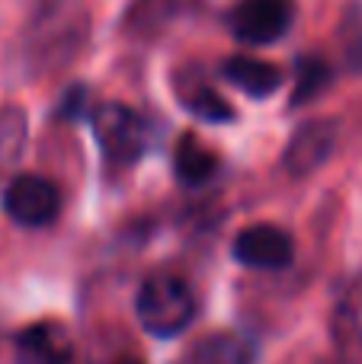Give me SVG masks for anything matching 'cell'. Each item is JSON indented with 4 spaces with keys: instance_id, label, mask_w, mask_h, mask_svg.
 Wrapping results in <instances>:
<instances>
[{
    "instance_id": "obj_1",
    "label": "cell",
    "mask_w": 362,
    "mask_h": 364,
    "mask_svg": "<svg viewBox=\"0 0 362 364\" xmlns=\"http://www.w3.org/2000/svg\"><path fill=\"white\" fill-rule=\"evenodd\" d=\"M135 314H138L145 333L157 336V339H173V336L186 333L190 323L196 320V294L180 275L160 272L138 288Z\"/></svg>"
},
{
    "instance_id": "obj_2",
    "label": "cell",
    "mask_w": 362,
    "mask_h": 364,
    "mask_svg": "<svg viewBox=\"0 0 362 364\" xmlns=\"http://www.w3.org/2000/svg\"><path fill=\"white\" fill-rule=\"evenodd\" d=\"M90 128H93V138L103 151V160L113 170L135 166L141 154L148 151V122L132 106L100 102L90 112Z\"/></svg>"
},
{
    "instance_id": "obj_3",
    "label": "cell",
    "mask_w": 362,
    "mask_h": 364,
    "mask_svg": "<svg viewBox=\"0 0 362 364\" xmlns=\"http://www.w3.org/2000/svg\"><path fill=\"white\" fill-rule=\"evenodd\" d=\"M58 208H61V195H58L55 182L45 176H36V173L13 176L4 188L6 218L19 227H29V230L55 224Z\"/></svg>"
},
{
    "instance_id": "obj_4",
    "label": "cell",
    "mask_w": 362,
    "mask_h": 364,
    "mask_svg": "<svg viewBox=\"0 0 362 364\" xmlns=\"http://www.w3.org/2000/svg\"><path fill=\"white\" fill-rule=\"evenodd\" d=\"M234 259L247 269H260V272H276V269H286L295 256V243H292V233L282 230L276 224H254V227H244L237 233L234 246H231Z\"/></svg>"
},
{
    "instance_id": "obj_5",
    "label": "cell",
    "mask_w": 362,
    "mask_h": 364,
    "mask_svg": "<svg viewBox=\"0 0 362 364\" xmlns=\"http://www.w3.org/2000/svg\"><path fill=\"white\" fill-rule=\"evenodd\" d=\"M292 26V0H244L231 16V32L244 45H273Z\"/></svg>"
},
{
    "instance_id": "obj_6",
    "label": "cell",
    "mask_w": 362,
    "mask_h": 364,
    "mask_svg": "<svg viewBox=\"0 0 362 364\" xmlns=\"http://www.w3.org/2000/svg\"><path fill=\"white\" fill-rule=\"evenodd\" d=\"M337 134H340V128H337V122H333V119L305 122V125H301L299 132L292 134L286 154H282V160H286V170L292 173L295 179L318 173L321 166L331 160L333 147H337Z\"/></svg>"
},
{
    "instance_id": "obj_7",
    "label": "cell",
    "mask_w": 362,
    "mask_h": 364,
    "mask_svg": "<svg viewBox=\"0 0 362 364\" xmlns=\"http://www.w3.org/2000/svg\"><path fill=\"white\" fill-rule=\"evenodd\" d=\"M16 364H71L74 342L55 320H38L16 333Z\"/></svg>"
},
{
    "instance_id": "obj_8",
    "label": "cell",
    "mask_w": 362,
    "mask_h": 364,
    "mask_svg": "<svg viewBox=\"0 0 362 364\" xmlns=\"http://www.w3.org/2000/svg\"><path fill=\"white\" fill-rule=\"evenodd\" d=\"M222 74L224 80L234 83L237 90H244L254 100H267V96H273L282 87V70L276 64L260 61V58H247V55H237L231 61H224Z\"/></svg>"
},
{
    "instance_id": "obj_9",
    "label": "cell",
    "mask_w": 362,
    "mask_h": 364,
    "mask_svg": "<svg viewBox=\"0 0 362 364\" xmlns=\"http://www.w3.org/2000/svg\"><path fill=\"white\" fill-rule=\"evenodd\" d=\"M180 100H183V106L190 109L196 119L209 122V125L234 119L228 100H224L215 87H209L202 77H180Z\"/></svg>"
},
{
    "instance_id": "obj_10",
    "label": "cell",
    "mask_w": 362,
    "mask_h": 364,
    "mask_svg": "<svg viewBox=\"0 0 362 364\" xmlns=\"http://www.w3.org/2000/svg\"><path fill=\"white\" fill-rule=\"evenodd\" d=\"M218 170V157L209 147L199 144V138L186 134L177 144V157H173V173L183 186H205Z\"/></svg>"
},
{
    "instance_id": "obj_11",
    "label": "cell",
    "mask_w": 362,
    "mask_h": 364,
    "mask_svg": "<svg viewBox=\"0 0 362 364\" xmlns=\"http://www.w3.org/2000/svg\"><path fill=\"white\" fill-rule=\"evenodd\" d=\"M196 364H254V346L237 333H215L205 336L192 348Z\"/></svg>"
},
{
    "instance_id": "obj_12",
    "label": "cell",
    "mask_w": 362,
    "mask_h": 364,
    "mask_svg": "<svg viewBox=\"0 0 362 364\" xmlns=\"http://www.w3.org/2000/svg\"><path fill=\"white\" fill-rule=\"evenodd\" d=\"M26 144V112L16 106L0 109V173L16 164Z\"/></svg>"
},
{
    "instance_id": "obj_13",
    "label": "cell",
    "mask_w": 362,
    "mask_h": 364,
    "mask_svg": "<svg viewBox=\"0 0 362 364\" xmlns=\"http://www.w3.org/2000/svg\"><path fill=\"white\" fill-rule=\"evenodd\" d=\"M327 83H331V68H327L321 58H301L299 61V77H295V93H292V102L305 100H314L318 93H324Z\"/></svg>"
},
{
    "instance_id": "obj_14",
    "label": "cell",
    "mask_w": 362,
    "mask_h": 364,
    "mask_svg": "<svg viewBox=\"0 0 362 364\" xmlns=\"http://www.w3.org/2000/svg\"><path fill=\"white\" fill-rule=\"evenodd\" d=\"M356 339H353V358L350 364H362V333H353Z\"/></svg>"
}]
</instances>
